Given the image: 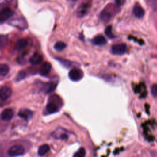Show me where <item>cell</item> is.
Returning <instances> with one entry per match:
<instances>
[{
    "instance_id": "14",
    "label": "cell",
    "mask_w": 157,
    "mask_h": 157,
    "mask_svg": "<svg viewBox=\"0 0 157 157\" xmlns=\"http://www.w3.org/2000/svg\"><path fill=\"white\" fill-rule=\"evenodd\" d=\"M88 6L86 4H83L81 5L79 8L78 9L77 11V15L78 17H83L86 15V12H88Z\"/></svg>"
},
{
    "instance_id": "24",
    "label": "cell",
    "mask_w": 157,
    "mask_h": 157,
    "mask_svg": "<svg viewBox=\"0 0 157 157\" xmlns=\"http://www.w3.org/2000/svg\"><path fill=\"white\" fill-rule=\"evenodd\" d=\"M85 155V150L84 148H80L77 152H76L74 155V157H83Z\"/></svg>"
},
{
    "instance_id": "10",
    "label": "cell",
    "mask_w": 157,
    "mask_h": 157,
    "mask_svg": "<svg viewBox=\"0 0 157 157\" xmlns=\"http://www.w3.org/2000/svg\"><path fill=\"white\" fill-rule=\"evenodd\" d=\"M18 115L20 117H21V118H23L26 120H28L32 117L33 113L31 110H29L28 109H21L19 111V112L18 113Z\"/></svg>"
},
{
    "instance_id": "2",
    "label": "cell",
    "mask_w": 157,
    "mask_h": 157,
    "mask_svg": "<svg viewBox=\"0 0 157 157\" xmlns=\"http://www.w3.org/2000/svg\"><path fill=\"white\" fill-rule=\"evenodd\" d=\"M25 153V149L20 145H15L11 147L7 151V155L10 156H21Z\"/></svg>"
},
{
    "instance_id": "13",
    "label": "cell",
    "mask_w": 157,
    "mask_h": 157,
    "mask_svg": "<svg viewBox=\"0 0 157 157\" xmlns=\"http://www.w3.org/2000/svg\"><path fill=\"white\" fill-rule=\"evenodd\" d=\"M28 40L26 39L22 38V39H18L15 44V49L16 50H21L24 48H25L27 45H28Z\"/></svg>"
},
{
    "instance_id": "11",
    "label": "cell",
    "mask_w": 157,
    "mask_h": 157,
    "mask_svg": "<svg viewBox=\"0 0 157 157\" xmlns=\"http://www.w3.org/2000/svg\"><path fill=\"white\" fill-rule=\"evenodd\" d=\"M42 61H43L42 56L38 53H36L33 54L29 59L30 63L34 65H37V64L41 63L42 62Z\"/></svg>"
},
{
    "instance_id": "8",
    "label": "cell",
    "mask_w": 157,
    "mask_h": 157,
    "mask_svg": "<svg viewBox=\"0 0 157 157\" xmlns=\"http://www.w3.org/2000/svg\"><path fill=\"white\" fill-rule=\"evenodd\" d=\"M134 15L138 18H141L144 17L145 14V11L144 9L139 4H136L133 7Z\"/></svg>"
},
{
    "instance_id": "19",
    "label": "cell",
    "mask_w": 157,
    "mask_h": 157,
    "mask_svg": "<svg viewBox=\"0 0 157 157\" xmlns=\"http://www.w3.org/2000/svg\"><path fill=\"white\" fill-rule=\"evenodd\" d=\"M56 86V84L55 83H53V82L48 83L46 85V86H45V93H51V92L55 90Z\"/></svg>"
},
{
    "instance_id": "25",
    "label": "cell",
    "mask_w": 157,
    "mask_h": 157,
    "mask_svg": "<svg viewBox=\"0 0 157 157\" xmlns=\"http://www.w3.org/2000/svg\"><path fill=\"white\" fill-rule=\"evenodd\" d=\"M151 93L153 97L157 98V84H153L151 88Z\"/></svg>"
},
{
    "instance_id": "9",
    "label": "cell",
    "mask_w": 157,
    "mask_h": 157,
    "mask_svg": "<svg viewBox=\"0 0 157 157\" xmlns=\"http://www.w3.org/2000/svg\"><path fill=\"white\" fill-rule=\"evenodd\" d=\"M52 69V65L48 62H44L39 70V72L42 75H46L50 72Z\"/></svg>"
},
{
    "instance_id": "20",
    "label": "cell",
    "mask_w": 157,
    "mask_h": 157,
    "mask_svg": "<svg viewBox=\"0 0 157 157\" xmlns=\"http://www.w3.org/2000/svg\"><path fill=\"white\" fill-rule=\"evenodd\" d=\"M66 47V45L64 42H61V41H59V42H57L55 45H54V48L56 50V51H58V52H60V51H62L63 50H64Z\"/></svg>"
},
{
    "instance_id": "22",
    "label": "cell",
    "mask_w": 157,
    "mask_h": 157,
    "mask_svg": "<svg viewBox=\"0 0 157 157\" xmlns=\"http://www.w3.org/2000/svg\"><path fill=\"white\" fill-rule=\"evenodd\" d=\"M105 35L109 37V38H113L114 37V36L112 33V26H107L105 29Z\"/></svg>"
},
{
    "instance_id": "4",
    "label": "cell",
    "mask_w": 157,
    "mask_h": 157,
    "mask_svg": "<svg viewBox=\"0 0 157 157\" xmlns=\"http://www.w3.org/2000/svg\"><path fill=\"white\" fill-rule=\"evenodd\" d=\"M112 53L115 55H123L126 51V45L125 44H117L113 45L111 47Z\"/></svg>"
},
{
    "instance_id": "6",
    "label": "cell",
    "mask_w": 157,
    "mask_h": 157,
    "mask_svg": "<svg viewBox=\"0 0 157 157\" xmlns=\"http://www.w3.org/2000/svg\"><path fill=\"white\" fill-rule=\"evenodd\" d=\"M12 93V89L7 86H4L0 89V99L6 101L9 98Z\"/></svg>"
},
{
    "instance_id": "1",
    "label": "cell",
    "mask_w": 157,
    "mask_h": 157,
    "mask_svg": "<svg viewBox=\"0 0 157 157\" xmlns=\"http://www.w3.org/2000/svg\"><path fill=\"white\" fill-rule=\"evenodd\" d=\"M116 7L113 4H109V7H106L101 13L100 18L102 21L107 22L108 21L112 15V13L115 12Z\"/></svg>"
},
{
    "instance_id": "18",
    "label": "cell",
    "mask_w": 157,
    "mask_h": 157,
    "mask_svg": "<svg viewBox=\"0 0 157 157\" xmlns=\"http://www.w3.org/2000/svg\"><path fill=\"white\" fill-rule=\"evenodd\" d=\"M9 71V67L6 64H0V76L6 75Z\"/></svg>"
},
{
    "instance_id": "7",
    "label": "cell",
    "mask_w": 157,
    "mask_h": 157,
    "mask_svg": "<svg viewBox=\"0 0 157 157\" xmlns=\"http://www.w3.org/2000/svg\"><path fill=\"white\" fill-rule=\"evenodd\" d=\"M13 112L11 109L9 108L4 109L1 114V119L4 121H9L13 118Z\"/></svg>"
},
{
    "instance_id": "21",
    "label": "cell",
    "mask_w": 157,
    "mask_h": 157,
    "mask_svg": "<svg viewBox=\"0 0 157 157\" xmlns=\"http://www.w3.org/2000/svg\"><path fill=\"white\" fill-rule=\"evenodd\" d=\"M25 77H26V72L24 71H20L17 75L15 80L17 82H19L24 79Z\"/></svg>"
},
{
    "instance_id": "16",
    "label": "cell",
    "mask_w": 157,
    "mask_h": 157,
    "mask_svg": "<svg viewBox=\"0 0 157 157\" xmlns=\"http://www.w3.org/2000/svg\"><path fill=\"white\" fill-rule=\"evenodd\" d=\"M46 109L48 112L52 113H55L58 110V107L56 104H55L53 102H49L47 105Z\"/></svg>"
},
{
    "instance_id": "23",
    "label": "cell",
    "mask_w": 157,
    "mask_h": 157,
    "mask_svg": "<svg viewBox=\"0 0 157 157\" xmlns=\"http://www.w3.org/2000/svg\"><path fill=\"white\" fill-rule=\"evenodd\" d=\"M149 5L151 7V9L156 11L157 10V0H147Z\"/></svg>"
},
{
    "instance_id": "12",
    "label": "cell",
    "mask_w": 157,
    "mask_h": 157,
    "mask_svg": "<svg viewBox=\"0 0 157 157\" xmlns=\"http://www.w3.org/2000/svg\"><path fill=\"white\" fill-rule=\"evenodd\" d=\"M107 40L102 35H98L93 39V43L96 45H104L106 44Z\"/></svg>"
},
{
    "instance_id": "17",
    "label": "cell",
    "mask_w": 157,
    "mask_h": 157,
    "mask_svg": "<svg viewBox=\"0 0 157 157\" xmlns=\"http://www.w3.org/2000/svg\"><path fill=\"white\" fill-rule=\"evenodd\" d=\"M8 37L6 35L0 34V49L4 48L8 43Z\"/></svg>"
},
{
    "instance_id": "15",
    "label": "cell",
    "mask_w": 157,
    "mask_h": 157,
    "mask_svg": "<svg viewBox=\"0 0 157 157\" xmlns=\"http://www.w3.org/2000/svg\"><path fill=\"white\" fill-rule=\"evenodd\" d=\"M50 150V147L47 144H44L40 145L38 148V155L39 156H44Z\"/></svg>"
},
{
    "instance_id": "3",
    "label": "cell",
    "mask_w": 157,
    "mask_h": 157,
    "mask_svg": "<svg viewBox=\"0 0 157 157\" xmlns=\"http://www.w3.org/2000/svg\"><path fill=\"white\" fill-rule=\"evenodd\" d=\"M68 75L71 80L76 82L82 79L83 76V73L80 69L74 68L69 71Z\"/></svg>"
},
{
    "instance_id": "5",
    "label": "cell",
    "mask_w": 157,
    "mask_h": 157,
    "mask_svg": "<svg viewBox=\"0 0 157 157\" xmlns=\"http://www.w3.org/2000/svg\"><path fill=\"white\" fill-rule=\"evenodd\" d=\"M13 14V11L8 7L4 8L0 11V22H4L10 18Z\"/></svg>"
}]
</instances>
